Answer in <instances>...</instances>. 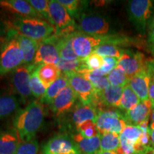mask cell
<instances>
[{
    "instance_id": "484cf974",
    "label": "cell",
    "mask_w": 154,
    "mask_h": 154,
    "mask_svg": "<svg viewBox=\"0 0 154 154\" xmlns=\"http://www.w3.org/2000/svg\"><path fill=\"white\" fill-rule=\"evenodd\" d=\"M36 69L38 78L47 88L61 75V72L54 64H42Z\"/></svg>"
},
{
    "instance_id": "2e32d148",
    "label": "cell",
    "mask_w": 154,
    "mask_h": 154,
    "mask_svg": "<svg viewBox=\"0 0 154 154\" xmlns=\"http://www.w3.org/2000/svg\"><path fill=\"white\" fill-rule=\"evenodd\" d=\"M99 109L94 104H84L77 101L72 112V122L73 126L78 130L82 124L87 121H92L96 123Z\"/></svg>"
},
{
    "instance_id": "f35d334b",
    "label": "cell",
    "mask_w": 154,
    "mask_h": 154,
    "mask_svg": "<svg viewBox=\"0 0 154 154\" xmlns=\"http://www.w3.org/2000/svg\"><path fill=\"white\" fill-rule=\"evenodd\" d=\"M29 3L33 7L37 14L49 22V4L48 0H29Z\"/></svg>"
},
{
    "instance_id": "ac0fdd59",
    "label": "cell",
    "mask_w": 154,
    "mask_h": 154,
    "mask_svg": "<svg viewBox=\"0 0 154 154\" xmlns=\"http://www.w3.org/2000/svg\"><path fill=\"white\" fill-rule=\"evenodd\" d=\"M123 88L124 87L110 85L106 89L98 92L96 100V105L98 108L103 106L109 108L119 109Z\"/></svg>"
},
{
    "instance_id": "e575fe53",
    "label": "cell",
    "mask_w": 154,
    "mask_h": 154,
    "mask_svg": "<svg viewBox=\"0 0 154 154\" xmlns=\"http://www.w3.org/2000/svg\"><path fill=\"white\" fill-rule=\"evenodd\" d=\"M38 143L35 138L21 141L14 154H38Z\"/></svg>"
},
{
    "instance_id": "d590c367",
    "label": "cell",
    "mask_w": 154,
    "mask_h": 154,
    "mask_svg": "<svg viewBox=\"0 0 154 154\" xmlns=\"http://www.w3.org/2000/svg\"><path fill=\"white\" fill-rule=\"evenodd\" d=\"M77 131L83 137L87 138H94L100 135L96 123L92 121H87L82 124L79 127Z\"/></svg>"
},
{
    "instance_id": "b9f144b4",
    "label": "cell",
    "mask_w": 154,
    "mask_h": 154,
    "mask_svg": "<svg viewBox=\"0 0 154 154\" xmlns=\"http://www.w3.org/2000/svg\"><path fill=\"white\" fill-rule=\"evenodd\" d=\"M149 99L151 103V108L154 109V75L151 76L149 90Z\"/></svg>"
},
{
    "instance_id": "8fae6325",
    "label": "cell",
    "mask_w": 154,
    "mask_h": 154,
    "mask_svg": "<svg viewBox=\"0 0 154 154\" xmlns=\"http://www.w3.org/2000/svg\"><path fill=\"white\" fill-rule=\"evenodd\" d=\"M42 154H82L77 144L67 134L54 135L44 144Z\"/></svg>"
},
{
    "instance_id": "3957f363",
    "label": "cell",
    "mask_w": 154,
    "mask_h": 154,
    "mask_svg": "<svg viewBox=\"0 0 154 154\" xmlns=\"http://www.w3.org/2000/svg\"><path fill=\"white\" fill-rule=\"evenodd\" d=\"M23 61L17 34L9 29L0 47V79L23 65Z\"/></svg>"
},
{
    "instance_id": "603a6c76",
    "label": "cell",
    "mask_w": 154,
    "mask_h": 154,
    "mask_svg": "<svg viewBox=\"0 0 154 154\" xmlns=\"http://www.w3.org/2000/svg\"><path fill=\"white\" fill-rule=\"evenodd\" d=\"M16 33V32H15ZM19 47L23 54V64L30 65L34 62L39 42L32 38L25 37L17 34Z\"/></svg>"
},
{
    "instance_id": "d6986e66",
    "label": "cell",
    "mask_w": 154,
    "mask_h": 154,
    "mask_svg": "<svg viewBox=\"0 0 154 154\" xmlns=\"http://www.w3.org/2000/svg\"><path fill=\"white\" fill-rule=\"evenodd\" d=\"M151 103L150 101H140L136 107L124 113L128 125L139 126L147 119L151 111Z\"/></svg>"
},
{
    "instance_id": "bcb514c9",
    "label": "cell",
    "mask_w": 154,
    "mask_h": 154,
    "mask_svg": "<svg viewBox=\"0 0 154 154\" xmlns=\"http://www.w3.org/2000/svg\"><path fill=\"white\" fill-rule=\"evenodd\" d=\"M98 154H117L115 151H100Z\"/></svg>"
},
{
    "instance_id": "7c38bea8",
    "label": "cell",
    "mask_w": 154,
    "mask_h": 154,
    "mask_svg": "<svg viewBox=\"0 0 154 154\" xmlns=\"http://www.w3.org/2000/svg\"><path fill=\"white\" fill-rule=\"evenodd\" d=\"M57 42L58 37L55 34L39 42L33 62L34 66H38L42 64H57L60 59Z\"/></svg>"
},
{
    "instance_id": "7bdbcfd3",
    "label": "cell",
    "mask_w": 154,
    "mask_h": 154,
    "mask_svg": "<svg viewBox=\"0 0 154 154\" xmlns=\"http://www.w3.org/2000/svg\"><path fill=\"white\" fill-rule=\"evenodd\" d=\"M150 136H151V144L152 147L154 146V129H150Z\"/></svg>"
},
{
    "instance_id": "f6af8a7d",
    "label": "cell",
    "mask_w": 154,
    "mask_h": 154,
    "mask_svg": "<svg viewBox=\"0 0 154 154\" xmlns=\"http://www.w3.org/2000/svg\"><path fill=\"white\" fill-rule=\"evenodd\" d=\"M149 128L151 130L154 129V110L152 111V114H151V126H150Z\"/></svg>"
},
{
    "instance_id": "ffe728a7",
    "label": "cell",
    "mask_w": 154,
    "mask_h": 154,
    "mask_svg": "<svg viewBox=\"0 0 154 154\" xmlns=\"http://www.w3.org/2000/svg\"><path fill=\"white\" fill-rule=\"evenodd\" d=\"M19 101L12 91H0V120L10 116L19 110Z\"/></svg>"
},
{
    "instance_id": "ba28073f",
    "label": "cell",
    "mask_w": 154,
    "mask_h": 154,
    "mask_svg": "<svg viewBox=\"0 0 154 154\" xmlns=\"http://www.w3.org/2000/svg\"><path fill=\"white\" fill-rule=\"evenodd\" d=\"M36 66L23 64L10 74V84L13 92L20 97L23 103H26L32 95L30 88V76Z\"/></svg>"
},
{
    "instance_id": "277c9868",
    "label": "cell",
    "mask_w": 154,
    "mask_h": 154,
    "mask_svg": "<svg viewBox=\"0 0 154 154\" xmlns=\"http://www.w3.org/2000/svg\"><path fill=\"white\" fill-rule=\"evenodd\" d=\"M76 31L92 36H106L114 34L111 26L104 16L95 11H82L75 19Z\"/></svg>"
},
{
    "instance_id": "60d3db41",
    "label": "cell",
    "mask_w": 154,
    "mask_h": 154,
    "mask_svg": "<svg viewBox=\"0 0 154 154\" xmlns=\"http://www.w3.org/2000/svg\"><path fill=\"white\" fill-rule=\"evenodd\" d=\"M148 46L151 53L154 56V17L150 23L148 36Z\"/></svg>"
},
{
    "instance_id": "4316f807",
    "label": "cell",
    "mask_w": 154,
    "mask_h": 154,
    "mask_svg": "<svg viewBox=\"0 0 154 154\" xmlns=\"http://www.w3.org/2000/svg\"><path fill=\"white\" fill-rule=\"evenodd\" d=\"M140 102V99L133 91L129 84H128L123 88L119 109L126 112L136 107Z\"/></svg>"
},
{
    "instance_id": "ab89813d",
    "label": "cell",
    "mask_w": 154,
    "mask_h": 154,
    "mask_svg": "<svg viewBox=\"0 0 154 154\" xmlns=\"http://www.w3.org/2000/svg\"><path fill=\"white\" fill-rule=\"evenodd\" d=\"M84 62L85 69L94 71L103 66V63H104V60H103V57H101L96 53H92L85 59H84Z\"/></svg>"
},
{
    "instance_id": "4fadbf2b",
    "label": "cell",
    "mask_w": 154,
    "mask_h": 154,
    "mask_svg": "<svg viewBox=\"0 0 154 154\" xmlns=\"http://www.w3.org/2000/svg\"><path fill=\"white\" fill-rule=\"evenodd\" d=\"M146 62L147 59L141 52L124 49L123 54L118 59L117 66L131 79L145 68Z\"/></svg>"
},
{
    "instance_id": "ee69618b",
    "label": "cell",
    "mask_w": 154,
    "mask_h": 154,
    "mask_svg": "<svg viewBox=\"0 0 154 154\" xmlns=\"http://www.w3.org/2000/svg\"><path fill=\"white\" fill-rule=\"evenodd\" d=\"M5 32V26L2 22L0 21V36H2Z\"/></svg>"
},
{
    "instance_id": "30bf717a",
    "label": "cell",
    "mask_w": 154,
    "mask_h": 154,
    "mask_svg": "<svg viewBox=\"0 0 154 154\" xmlns=\"http://www.w3.org/2000/svg\"><path fill=\"white\" fill-rule=\"evenodd\" d=\"M68 75L69 86L76 94L78 100L84 104L96 105L98 91L91 83L84 76L78 73H73ZM98 107V106H97Z\"/></svg>"
},
{
    "instance_id": "6da1fadb",
    "label": "cell",
    "mask_w": 154,
    "mask_h": 154,
    "mask_svg": "<svg viewBox=\"0 0 154 154\" xmlns=\"http://www.w3.org/2000/svg\"><path fill=\"white\" fill-rule=\"evenodd\" d=\"M45 110L43 103L38 101H31L24 109H19L15 114L13 125L22 141L35 138L43 125Z\"/></svg>"
},
{
    "instance_id": "8d00e7d4",
    "label": "cell",
    "mask_w": 154,
    "mask_h": 154,
    "mask_svg": "<svg viewBox=\"0 0 154 154\" xmlns=\"http://www.w3.org/2000/svg\"><path fill=\"white\" fill-rule=\"evenodd\" d=\"M104 63L103 66L96 70L91 71L94 74L100 76H106L109 73L112 72L118 64V59L112 57H103Z\"/></svg>"
},
{
    "instance_id": "cb8c5ba5",
    "label": "cell",
    "mask_w": 154,
    "mask_h": 154,
    "mask_svg": "<svg viewBox=\"0 0 154 154\" xmlns=\"http://www.w3.org/2000/svg\"><path fill=\"white\" fill-rule=\"evenodd\" d=\"M72 139L77 144L82 154H98L100 149V135L94 138H84L79 133L73 134Z\"/></svg>"
},
{
    "instance_id": "4dcf8cb0",
    "label": "cell",
    "mask_w": 154,
    "mask_h": 154,
    "mask_svg": "<svg viewBox=\"0 0 154 154\" xmlns=\"http://www.w3.org/2000/svg\"><path fill=\"white\" fill-rule=\"evenodd\" d=\"M59 3L66 9L72 17L74 19L84 11L87 2L79 1V0H58Z\"/></svg>"
},
{
    "instance_id": "d4e9b609",
    "label": "cell",
    "mask_w": 154,
    "mask_h": 154,
    "mask_svg": "<svg viewBox=\"0 0 154 154\" xmlns=\"http://www.w3.org/2000/svg\"><path fill=\"white\" fill-rule=\"evenodd\" d=\"M67 86H69L68 75L61 73V75L59 76V78L47 88L45 94L40 99L39 101L42 103L50 105L58 94Z\"/></svg>"
},
{
    "instance_id": "8992f818",
    "label": "cell",
    "mask_w": 154,
    "mask_h": 154,
    "mask_svg": "<svg viewBox=\"0 0 154 154\" xmlns=\"http://www.w3.org/2000/svg\"><path fill=\"white\" fill-rule=\"evenodd\" d=\"M153 11L151 0H131L128 2V19L140 34H145L147 22Z\"/></svg>"
},
{
    "instance_id": "83f0119b",
    "label": "cell",
    "mask_w": 154,
    "mask_h": 154,
    "mask_svg": "<svg viewBox=\"0 0 154 154\" xmlns=\"http://www.w3.org/2000/svg\"><path fill=\"white\" fill-rule=\"evenodd\" d=\"M120 147V135L114 133L100 134V149L101 151H116Z\"/></svg>"
},
{
    "instance_id": "d6a6232c",
    "label": "cell",
    "mask_w": 154,
    "mask_h": 154,
    "mask_svg": "<svg viewBox=\"0 0 154 154\" xmlns=\"http://www.w3.org/2000/svg\"><path fill=\"white\" fill-rule=\"evenodd\" d=\"M36 68V66L34 67V69L31 73L30 88L32 96L36 99H41L47 91V88L44 86L41 80L38 78Z\"/></svg>"
},
{
    "instance_id": "1f68e13d",
    "label": "cell",
    "mask_w": 154,
    "mask_h": 154,
    "mask_svg": "<svg viewBox=\"0 0 154 154\" xmlns=\"http://www.w3.org/2000/svg\"><path fill=\"white\" fill-rule=\"evenodd\" d=\"M124 49L113 44H104L96 49L94 53L97 54L102 57H112L119 59L123 54Z\"/></svg>"
},
{
    "instance_id": "e0dca14e",
    "label": "cell",
    "mask_w": 154,
    "mask_h": 154,
    "mask_svg": "<svg viewBox=\"0 0 154 154\" xmlns=\"http://www.w3.org/2000/svg\"><path fill=\"white\" fill-rule=\"evenodd\" d=\"M0 7L19 17L43 19L25 0H0Z\"/></svg>"
},
{
    "instance_id": "5bb4252c",
    "label": "cell",
    "mask_w": 154,
    "mask_h": 154,
    "mask_svg": "<svg viewBox=\"0 0 154 154\" xmlns=\"http://www.w3.org/2000/svg\"><path fill=\"white\" fill-rule=\"evenodd\" d=\"M77 96L69 86L64 88L54 99L50 108L56 118H61L72 111L77 102Z\"/></svg>"
},
{
    "instance_id": "44dd1931",
    "label": "cell",
    "mask_w": 154,
    "mask_h": 154,
    "mask_svg": "<svg viewBox=\"0 0 154 154\" xmlns=\"http://www.w3.org/2000/svg\"><path fill=\"white\" fill-rule=\"evenodd\" d=\"M21 141L14 128L0 131V154H14Z\"/></svg>"
},
{
    "instance_id": "7dc6e473",
    "label": "cell",
    "mask_w": 154,
    "mask_h": 154,
    "mask_svg": "<svg viewBox=\"0 0 154 154\" xmlns=\"http://www.w3.org/2000/svg\"><path fill=\"white\" fill-rule=\"evenodd\" d=\"M152 153H153V154H154V149L153 150V151H152Z\"/></svg>"
},
{
    "instance_id": "f1b7e54d",
    "label": "cell",
    "mask_w": 154,
    "mask_h": 154,
    "mask_svg": "<svg viewBox=\"0 0 154 154\" xmlns=\"http://www.w3.org/2000/svg\"><path fill=\"white\" fill-rule=\"evenodd\" d=\"M59 70L61 73L63 74H73V73H78L80 71L85 69L84 60L82 59H76V60L69 61L64 60V59H61L58 61L56 64Z\"/></svg>"
},
{
    "instance_id": "74e56055",
    "label": "cell",
    "mask_w": 154,
    "mask_h": 154,
    "mask_svg": "<svg viewBox=\"0 0 154 154\" xmlns=\"http://www.w3.org/2000/svg\"><path fill=\"white\" fill-rule=\"evenodd\" d=\"M141 134L142 131L140 127L138 126H133V125H127L121 134L128 141L134 145L137 143Z\"/></svg>"
},
{
    "instance_id": "836d02e7",
    "label": "cell",
    "mask_w": 154,
    "mask_h": 154,
    "mask_svg": "<svg viewBox=\"0 0 154 154\" xmlns=\"http://www.w3.org/2000/svg\"><path fill=\"white\" fill-rule=\"evenodd\" d=\"M109 84L112 86L124 87L129 82L130 79L120 68L116 66L106 76Z\"/></svg>"
},
{
    "instance_id": "7a4b0ae2",
    "label": "cell",
    "mask_w": 154,
    "mask_h": 154,
    "mask_svg": "<svg viewBox=\"0 0 154 154\" xmlns=\"http://www.w3.org/2000/svg\"><path fill=\"white\" fill-rule=\"evenodd\" d=\"M9 29L19 35L38 42L55 33V28L49 22L38 18L17 17L9 23Z\"/></svg>"
},
{
    "instance_id": "7402d4cb",
    "label": "cell",
    "mask_w": 154,
    "mask_h": 154,
    "mask_svg": "<svg viewBox=\"0 0 154 154\" xmlns=\"http://www.w3.org/2000/svg\"><path fill=\"white\" fill-rule=\"evenodd\" d=\"M74 32H61L54 33L58 37L57 47L59 49L60 58L64 60H76L79 58L75 54L72 46V40Z\"/></svg>"
},
{
    "instance_id": "9a60e30c",
    "label": "cell",
    "mask_w": 154,
    "mask_h": 154,
    "mask_svg": "<svg viewBox=\"0 0 154 154\" xmlns=\"http://www.w3.org/2000/svg\"><path fill=\"white\" fill-rule=\"evenodd\" d=\"M147 63V62H146ZM151 79V74L147 65L140 72L129 79L128 84L141 101H149V90Z\"/></svg>"
},
{
    "instance_id": "f546056e",
    "label": "cell",
    "mask_w": 154,
    "mask_h": 154,
    "mask_svg": "<svg viewBox=\"0 0 154 154\" xmlns=\"http://www.w3.org/2000/svg\"><path fill=\"white\" fill-rule=\"evenodd\" d=\"M78 74H82V76L85 77L86 79L89 81L98 92L103 91L111 85L106 76H97L87 69H83L79 72H78Z\"/></svg>"
},
{
    "instance_id": "52a82bcc",
    "label": "cell",
    "mask_w": 154,
    "mask_h": 154,
    "mask_svg": "<svg viewBox=\"0 0 154 154\" xmlns=\"http://www.w3.org/2000/svg\"><path fill=\"white\" fill-rule=\"evenodd\" d=\"M96 124L99 134L103 133H114L121 134L127 124L124 113L118 110L109 109H99Z\"/></svg>"
},
{
    "instance_id": "5b68a950",
    "label": "cell",
    "mask_w": 154,
    "mask_h": 154,
    "mask_svg": "<svg viewBox=\"0 0 154 154\" xmlns=\"http://www.w3.org/2000/svg\"><path fill=\"white\" fill-rule=\"evenodd\" d=\"M116 34L106 36H92L75 31L73 36L72 46L76 55L84 60L94 53L96 49L104 44H111Z\"/></svg>"
},
{
    "instance_id": "9c48e42d",
    "label": "cell",
    "mask_w": 154,
    "mask_h": 154,
    "mask_svg": "<svg viewBox=\"0 0 154 154\" xmlns=\"http://www.w3.org/2000/svg\"><path fill=\"white\" fill-rule=\"evenodd\" d=\"M49 22L55 28V33L76 31L75 20L58 0L49 1Z\"/></svg>"
}]
</instances>
